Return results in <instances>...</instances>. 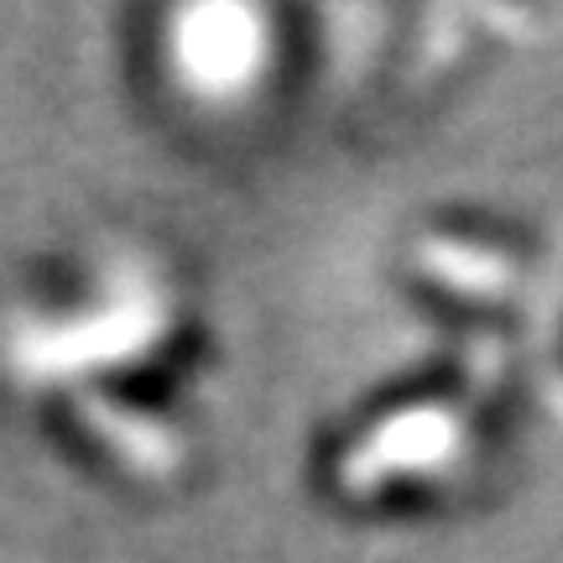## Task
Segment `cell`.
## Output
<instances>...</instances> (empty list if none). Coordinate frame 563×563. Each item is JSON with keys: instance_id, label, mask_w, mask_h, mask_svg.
I'll list each match as a JSON object with an SVG mask.
<instances>
[{"instance_id": "cell-6", "label": "cell", "mask_w": 563, "mask_h": 563, "mask_svg": "<svg viewBox=\"0 0 563 563\" xmlns=\"http://www.w3.org/2000/svg\"><path fill=\"white\" fill-rule=\"evenodd\" d=\"M548 376H553V391L563 402V313H559V329H553V350H548Z\"/></svg>"}, {"instance_id": "cell-4", "label": "cell", "mask_w": 563, "mask_h": 563, "mask_svg": "<svg viewBox=\"0 0 563 563\" xmlns=\"http://www.w3.org/2000/svg\"><path fill=\"white\" fill-rule=\"evenodd\" d=\"M532 277L538 251L522 241V230L485 214H428L407 224L391 251L397 292L449 334L511 329Z\"/></svg>"}, {"instance_id": "cell-1", "label": "cell", "mask_w": 563, "mask_h": 563, "mask_svg": "<svg viewBox=\"0 0 563 563\" xmlns=\"http://www.w3.org/2000/svg\"><path fill=\"white\" fill-rule=\"evenodd\" d=\"M517 382L511 329L449 334L439 355L365 391L313 449V485L344 517L439 511L490 460Z\"/></svg>"}, {"instance_id": "cell-5", "label": "cell", "mask_w": 563, "mask_h": 563, "mask_svg": "<svg viewBox=\"0 0 563 563\" xmlns=\"http://www.w3.org/2000/svg\"><path fill=\"white\" fill-rule=\"evenodd\" d=\"M47 422L95 475L131 496H173L203 460V397L178 391H74Z\"/></svg>"}, {"instance_id": "cell-2", "label": "cell", "mask_w": 563, "mask_h": 563, "mask_svg": "<svg viewBox=\"0 0 563 563\" xmlns=\"http://www.w3.org/2000/svg\"><path fill=\"white\" fill-rule=\"evenodd\" d=\"M5 355L42 402L74 391L203 397L214 340L178 266L141 245H104L16 313Z\"/></svg>"}, {"instance_id": "cell-3", "label": "cell", "mask_w": 563, "mask_h": 563, "mask_svg": "<svg viewBox=\"0 0 563 563\" xmlns=\"http://www.w3.org/2000/svg\"><path fill=\"white\" fill-rule=\"evenodd\" d=\"M146 68L188 121H245L287 74V16L256 0H183L146 26Z\"/></svg>"}]
</instances>
